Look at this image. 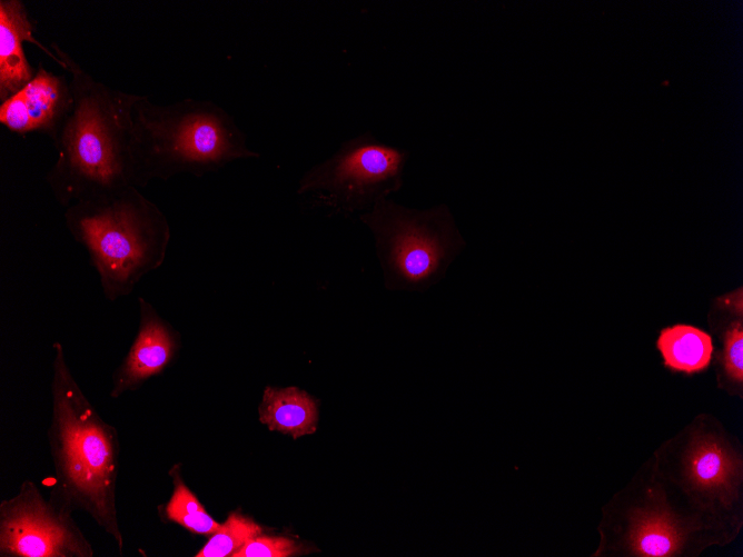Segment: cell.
<instances>
[{"mask_svg": "<svg viewBox=\"0 0 743 557\" xmlns=\"http://www.w3.org/2000/svg\"><path fill=\"white\" fill-rule=\"evenodd\" d=\"M358 217L373 235L384 287L392 291L429 289L466 247L445 203L417 209L386 198Z\"/></svg>", "mask_w": 743, "mask_h": 557, "instance_id": "5", "label": "cell"}, {"mask_svg": "<svg viewBox=\"0 0 743 557\" xmlns=\"http://www.w3.org/2000/svg\"><path fill=\"white\" fill-rule=\"evenodd\" d=\"M132 151L142 187L181 173L202 177L259 157L234 117L214 101L186 98L158 105L143 95L132 107Z\"/></svg>", "mask_w": 743, "mask_h": 557, "instance_id": "3", "label": "cell"}, {"mask_svg": "<svg viewBox=\"0 0 743 557\" xmlns=\"http://www.w3.org/2000/svg\"><path fill=\"white\" fill-rule=\"evenodd\" d=\"M91 544L72 513L47 501L24 480L17 495L0 503V556L92 557Z\"/></svg>", "mask_w": 743, "mask_h": 557, "instance_id": "7", "label": "cell"}, {"mask_svg": "<svg viewBox=\"0 0 743 557\" xmlns=\"http://www.w3.org/2000/svg\"><path fill=\"white\" fill-rule=\"evenodd\" d=\"M51 420L48 430L56 485L50 500L73 513L81 510L123 550L116 486L119 440L85 396L68 364L63 346L52 345Z\"/></svg>", "mask_w": 743, "mask_h": 557, "instance_id": "2", "label": "cell"}, {"mask_svg": "<svg viewBox=\"0 0 743 557\" xmlns=\"http://www.w3.org/2000/svg\"><path fill=\"white\" fill-rule=\"evenodd\" d=\"M259 418L270 430L289 434L296 439L316 430L317 402L297 387L267 386L259 406Z\"/></svg>", "mask_w": 743, "mask_h": 557, "instance_id": "13", "label": "cell"}, {"mask_svg": "<svg viewBox=\"0 0 743 557\" xmlns=\"http://www.w3.org/2000/svg\"><path fill=\"white\" fill-rule=\"evenodd\" d=\"M743 327L734 322L725 332L722 364L727 377L740 385L743 381Z\"/></svg>", "mask_w": 743, "mask_h": 557, "instance_id": "18", "label": "cell"}, {"mask_svg": "<svg viewBox=\"0 0 743 557\" xmlns=\"http://www.w3.org/2000/svg\"><path fill=\"white\" fill-rule=\"evenodd\" d=\"M261 527L250 518L231 513L196 557H232L247 541L259 536Z\"/></svg>", "mask_w": 743, "mask_h": 557, "instance_id": "16", "label": "cell"}, {"mask_svg": "<svg viewBox=\"0 0 743 557\" xmlns=\"http://www.w3.org/2000/svg\"><path fill=\"white\" fill-rule=\"evenodd\" d=\"M683 488L701 505L731 507L742 483V458L719 431L697 428L681 458Z\"/></svg>", "mask_w": 743, "mask_h": 557, "instance_id": "8", "label": "cell"}, {"mask_svg": "<svg viewBox=\"0 0 743 557\" xmlns=\"http://www.w3.org/2000/svg\"><path fill=\"white\" fill-rule=\"evenodd\" d=\"M33 22L20 0H0V103L23 88L36 74L24 53V42L39 47L53 61L61 60L33 37Z\"/></svg>", "mask_w": 743, "mask_h": 557, "instance_id": "11", "label": "cell"}, {"mask_svg": "<svg viewBox=\"0 0 743 557\" xmlns=\"http://www.w3.org/2000/svg\"><path fill=\"white\" fill-rule=\"evenodd\" d=\"M656 346L666 367L686 374L705 369L713 354L712 338L707 332L682 324L662 329Z\"/></svg>", "mask_w": 743, "mask_h": 557, "instance_id": "14", "label": "cell"}, {"mask_svg": "<svg viewBox=\"0 0 743 557\" xmlns=\"http://www.w3.org/2000/svg\"><path fill=\"white\" fill-rule=\"evenodd\" d=\"M408 157V151L366 132L305 171L297 193L335 213L366 212L402 188Z\"/></svg>", "mask_w": 743, "mask_h": 557, "instance_id": "6", "label": "cell"}, {"mask_svg": "<svg viewBox=\"0 0 743 557\" xmlns=\"http://www.w3.org/2000/svg\"><path fill=\"white\" fill-rule=\"evenodd\" d=\"M50 49L69 74L73 108L53 147L57 159L44 180L62 207L115 192L142 188L132 151V107L137 93L93 78L56 42Z\"/></svg>", "mask_w": 743, "mask_h": 557, "instance_id": "1", "label": "cell"}, {"mask_svg": "<svg viewBox=\"0 0 743 557\" xmlns=\"http://www.w3.org/2000/svg\"><path fill=\"white\" fill-rule=\"evenodd\" d=\"M72 108L69 79L39 63L34 77L0 103V123L18 135L43 133L53 143Z\"/></svg>", "mask_w": 743, "mask_h": 557, "instance_id": "9", "label": "cell"}, {"mask_svg": "<svg viewBox=\"0 0 743 557\" xmlns=\"http://www.w3.org/2000/svg\"><path fill=\"white\" fill-rule=\"evenodd\" d=\"M298 550V546L289 538L259 535L247 541L232 557H288Z\"/></svg>", "mask_w": 743, "mask_h": 557, "instance_id": "17", "label": "cell"}, {"mask_svg": "<svg viewBox=\"0 0 743 557\" xmlns=\"http://www.w3.org/2000/svg\"><path fill=\"white\" fill-rule=\"evenodd\" d=\"M63 216L110 301L130 295L165 261L171 236L168 219L137 187L75 202Z\"/></svg>", "mask_w": 743, "mask_h": 557, "instance_id": "4", "label": "cell"}, {"mask_svg": "<svg viewBox=\"0 0 743 557\" xmlns=\"http://www.w3.org/2000/svg\"><path fill=\"white\" fill-rule=\"evenodd\" d=\"M688 534L681 519L653 506L632 511L625 541L635 556H676L683 553Z\"/></svg>", "mask_w": 743, "mask_h": 557, "instance_id": "12", "label": "cell"}, {"mask_svg": "<svg viewBox=\"0 0 743 557\" xmlns=\"http://www.w3.org/2000/svg\"><path fill=\"white\" fill-rule=\"evenodd\" d=\"M139 327L137 336L122 362L112 374L110 396L118 398L141 387L149 378L159 375L175 358L179 338L153 306L138 298Z\"/></svg>", "mask_w": 743, "mask_h": 557, "instance_id": "10", "label": "cell"}, {"mask_svg": "<svg viewBox=\"0 0 743 557\" xmlns=\"http://www.w3.org/2000/svg\"><path fill=\"white\" fill-rule=\"evenodd\" d=\"M172 478L174 493L165 509L167 517L195 534L206 536L215 534L220 524L208 515L178 474H172Z\"/></svg>", "mask_w": 743, "mask_h": 557, "instance_id": "15", "label": "cell"}]
</instances>
